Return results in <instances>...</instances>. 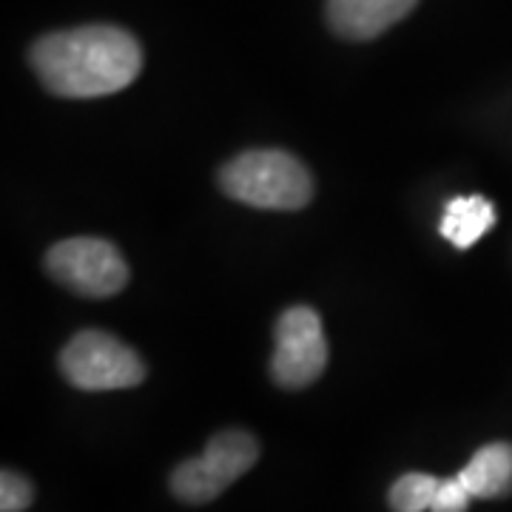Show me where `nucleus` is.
I'll list each match as a JSON object with an SVG mask.
<instances>
[{
  "instance_id": "1",
  "label": "nucleus",
  "mask_w": 512,
  "mask_h": 512,
  "mask_svg": "<svg viewBox=\"0 0 512 512\" xmlns=\"http://www.w3.org/2000/svg\"><path fill=\"white\" fill-rule=\"evenodd\" d=\"M29 60L52 94L92 100L131 86L143 69V49L126 29L80 26L40 37Z\"/></svg>"
},
{
  "instance_id": "2",
  "label": "nucleus",
  "mask_w": 512,
  "mask_h": 512,
  "mask_svg": "<svg viewBox=\"0 0 512 512\" xmlns=\"http://www.w3.org/2000/svg\"><path fill=\"white\" fill-rule=\"evenodd\" d=\"M220 188L231 200L262 211H299L313 197L311 171L293 154L276 148L234 157L220 171Z\"/></svg>"
},
{
  "instance_id": "3",
  "label": "nucleus",
  "mask_w": 512,
  "mask_h": 512,
  "mask_svg": "<svg viewBox=\"0 0 512 512\" xmlns=\"http://www.w3.org/2000/svg\"><path fill=\"white\" fill-rule=\"evenodd\" d=\"M60 370L69 384L89 393L126 390L146 379L143 359L103 330H80L60 353Z\"/></svg>"
},
{
  "instance_id": "4",
  "label": "nucleus",
  "mask_w": 512,
  "mask_h": 512,
  "mask_svg": "<svg viewBox=\"0 0 512 512\" xmlns=\"http://www.w3.org/2000/svg\"><path fill=\"white\" fill-rule=\"evenodd\" d=\"M259 458V444L242 430H225L208 441L205 453L183 461L171 473V493L185 504H208L222 495Z\"/></svg>"
},
{
  "instance_id": "5",
  "label": "nucleus",
  "mask_w": 512,
  "mask_h": 512,
  "mask_svg": "<svg viewBox=\"0 0 512 512\" xmlns=\"http://www.w3.org/2000/svg\"><path fill=\"white\" fill-rule=\"evenodd\" d=\"M46 268L60 285L89 299L114 296L128 282L123 254L111 242L97 237H72L57 242L46 254Z\"/></svg>"
},
{
  "instance_id": "6",
  "label": "nucleus",
  "mask_w": 512,
  "mask_h": 512,
  "mask_svg": "<svg viewBox=\"0 0 512 512\" xmlns=\"http://www.w3.org/2000/svg\"><path fill=\"white\" fill-rule=\"evenodd\" d=\"M328 367V342L322 319L313 308L296 305L276 322V345L271 356V376L279 387L302 390Z\"/></svg>"
},
{
  "instance_id": "7",
  "label": "nucleus",
  "mask_w": 512,
  "mask_h": 512,
  "mask_svg": "<svg viewBox=\"0 0 512 512\" xmlns=\"http://www.w3.org/2000/svg\"><path fill=\"white\" fill-rule=\"evenodd\" d=\"M419 0H328V23L348 40H373L407 18Z\"/></svg>"
},
{
  "instance_id": "8",
  "label": "nucleus",
  "mask_w": 512,
  "mask_h": 512,
  "mask_svg": "<svg viewBox=\"0 0 512 512\" xmlns=\"http://www.w3.org/2000/svg\"><path fill=\"white\" fill-rule=\"evenodd\" d=\"M473 498H504L512 493V444L493 441L481 447L458 473Z\"/></svg>"
},
{
  "instance_id": "9",
  "label": "nucleus",
  "mask_w": 512,
  "mask_h": 512,
  "mask_svg": "<svg viewBox=\"0 0 512 512\" xmlns=\"http://www.w3.org/2000/svg\"><path fill=\"white\" fill-rule=\"evenodd\" d=\"M495 225V208L493 202L484 197H453L444 205V217H441V237L453 242L456 248H470L478 239L484 237Z\"/></svg>"
},
{
  "instance_id": "10",
  "label": "nucleus",
  "mask_w": 512,
  "mask_h": 512,
  "mask_svg": "<svg viewBox=\"0 0 512 512\" xmlns=\"http://www.w3.org/2000/svg\"><path fill=\"white\" fill-rule=\"evenodd\" d=\"M439 490V478L427 473H407L390 487V510L393 512H427Z\"/></svg>"
},
{
  "instance_id": "11",
  "label": "nucleus",
  "mask_w": 512,
  "mask_h": 512,
  "mask_svg": "<svg viewBox=\"0 0 512 512\" xmlns=\"http://www.w3.org/2000/svg\"><path fill=\"white\" fill-rule=\"evenodd\" d=\"M35 498L32 484L12 470H3L0 476V510L3 512H23Z\"/></svg>"
},
{
  "instance_id": "12",
  "label": "nucleus",
  "mask_w": 512,
  "mask_h": 512,
  "mask_svg": "<svg viewBox=\"0 0 512 512\" xmlns=\"http://www.w3.org/2000/svg\"><path fill=\"white\" fill-rule=\"evenodd\" d=\"M470 501H473V493L461 484V478H444V481H439V490H436L430 512H467Z\"/></svg>"
}]
</instances>
